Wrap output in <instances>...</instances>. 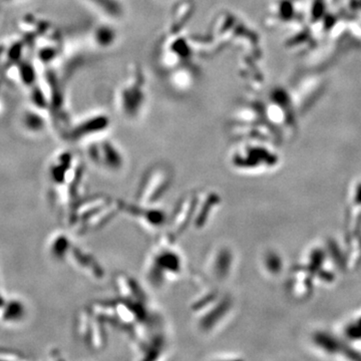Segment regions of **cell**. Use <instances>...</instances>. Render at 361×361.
<instances>
[{"label": "cell", "mask_w": 361, "mask_h": 361, "mask_svg": "<svg viewBox=\"0 0 361 361\" xmlns=\"http://www.w3.org/2000/svg\"><path fill=\"white\" fill-rule=\"evenodd\" d=\"M176 237L174 234L162 236L152 253L147 274L157 287L178 279L183 272V259L175 248Z\"/></svg>", "instance_id": "cell-1"}, {"label": "cell", "mask_w": 361, "mask_h": 361, "mask_svg": "<svg viewBox=\"0 0 361 361\" xmlns=\"http://www.w3.org/2000/svg\"><path fill=\"white\" fill-rule=\"evenodd\" d=\"M174 182V172L166 164H156L144 174L136 199L138 204L154 206L160 202L170 191Z\"/></svg>", "instance_id": "cell-2"}, {"label": "cell", "mask_w": 361, "mask_h": 361, "mask_svg": "<svg viewBox=\"0 0 361 361\" xmlns=\"http://www.w3.org/2000/svg\"><path fill=\"white\" fill-rule=\"evenodd\" d=\"M230 163L235 170L257 173L274 166L275 156L263 142L250 140L232 151Z\"/></svg>", "instance_id": "cell-3"}, {"label": "cell", "mask_w": 361, "mask_h": 361, "mask_svg": "<svg viewBox=\"0 0 361 361\" xmlns=\"http://www.w3.org/2000/svg\"><path fill=\"white\" fill-rule=\"evenodd\" d=\"M147 102L146 78L141 70L135 69L120 91L119 106L123 114L131 120L138 118Z\"/></svg>", "instance_id": "cell-4"}, {"label": "cell", "mask_w": 361, "mask_h": 361, "mask_svg": "<svg viewBox=\"0 0 361 361\" xmlns=\"http://www.w3.org/2000/svg\"><path fill=\"white\" fill-rule=\"evenodd\" d=\"M233 299L229 295H220V297L196 314L198 326L204 333L215 331L229 317L233 310Z\"/></svg>", "instance_id": "cell-5"}, {"label": "cell", "mask_w": 361, "mask_h": 361, "mask_svg": "<svg viewBox=\"0 0 361 361\" xmlns=\"http://www.w3.org/2000/svg\"><path fill=\"white\" fill-rule=\"evenodd\" d=\"M234 266V251L225 245L214 248L207 258L206 268L208 274L217 282H225L232 275Z\"/></svg>", "instance_id": "cell-6"}, {"label": "cell", "mask_w": 361, "mask_h": 361, "mask_svg": "<svg viewBox=\"0 0 361 361\" xmlns=\"http://www.w3.org/2000/svg\"><path fill=\"white\" fill-rule=\"evenodd\" d=\"M197 198L198 192H192L184 195V197L178 202L171 220L173 229L172 233L177 237L193 225Z\"/></svg>", "instance_id": "cell-7"}, {"label": "cell", "mask_w": 361, "mask_h": 361, "mask_svg": "<svg viewBox=\"0 0 361 361\" xmlns=\"http://www.w3.org/2000/svg\"><path fill=\"white\" fill-rule=\"evenodd\" d=\"M120 209L149 229H160L168 222L167 214L153 206L123 204L121 208L120 204Z\"/></svg>", "instance_id": "cell-8"}, {"label": "cell", "mask_w": 361, "mask_h": 361, "mask_svg": "<svg viewBox=\"0 0 361 361\" xmlns=\"http://www.w3.org/2000/svg\"><path fill=\"white\" fill-rule=\"evenodd\" d=\"M221 197L212 191L205 193H198L196 210L193 225L195 229L202 230L211 220L213 215L217 212L221 205Z\"/></svg>", "instance_id": "cell-9"}, {"label": "cell", "mask_w": 361, "mask_h": 361, "mask_svg": "<svg viewBox=\"0 0 361 361\" xmlns=\"http://www.w3.org/2000/svg\"><path fill=\"white\" fill-rule=\"evenodd\" d=\"M101 153H98L99 157L102 158L104 163L108 166V168L112 171H119L124 166V156L122 152L114 146V144L110 142H106L103 144L101 150Z\"/></svg>", "instance_id": "cell-10"}, {"label": "cell", "mask_w": 361, "mask_h": 361, "mask_svg": "<svg viewBox=\"0 0 361 361\" xmlns=\"http://www.w3.org/2000/svg\"><path fill=\"white\" fill-rule=\"evenodd\" d=\"M90 2L112 20L119 21L125 16V7L121 0H90Z\"/></svg>", "instance_id": "cell-11"}, {"label": "cell", "mask_w": 361, "mask_h": 361, "mask_svg": "<svg viewBox=\"0 0 361 361\" xmlns=\"http://www.w3.org/2000/svg\"><path fill=\"white\" fill-rule=\"evenodd\" d=\"M117 39L116 31L108 26L100 27L96 30L95 41L102 48H109L115 44Z\"/></svg>", "instance_id": "cell-12"}]
</instances>
